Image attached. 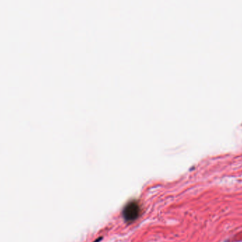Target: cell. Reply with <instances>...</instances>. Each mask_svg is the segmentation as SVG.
Instances as JSON below:
<instances>
[{"label":"cell","mask_w":242,"mask_h":242,"mask_svg":"<svg viewBox=\"0 0 242 242\" xmlns=\"http://www.w3.org/2000/svg\"><path fill=\"white\" fill-rule=\"evenodd\" d=\"M140 214V206L138 201L132 200L127 203L123 209L122 215L128 222H132L138 219Z\"/></svg>","instance_id":"6da1fadb"},{"label":"cell","mask_w":242,"mask_h":242,"mask_svg":"<svg viewBox=\"0 0 242 242\" xmlns=\"http://www.w3.org/2000/svg\"><path fill=\"white\" fill-rule=\"evenodd\" d=\"M101 239H102V237L99 238V239H97L96 240V241H95L94 242H99V241H100V240H101Z\"/></svg>","instance_id":"7a4b0ae2"}]
</instances>
